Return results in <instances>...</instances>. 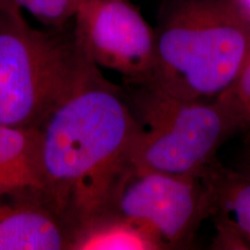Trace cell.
Listing matches in <instances>:
<instances>
[{"label": "cell", "instance_id": "13", "mask_svg": "<svg viewBox=\"0 0 250 250\" xmlns=\"http://www.w3.org/2000/svg\"><path fill=\"white\" fill-rule=\"evenodd\" d=\"M243 171L247 174H250V145L246 152V159H245V169Z\"/></svg>", "mask_w": 250, "mask_h": 250}, {"label": "cell", "instance_id": "1", "mask_svg": "<svg viewBox=\"0 0 250 250\" xmlns=\"http://www.w3.org/2000/svg\"><path fill=\"white\" fill-rule=\"evenodd\" d=\"M39 132L41 198L71 235L110 210L115 188L130 166L137 122L124 88L95 66L50 112Z\"/></svg>", "mask_w": 250, "mask_h": 250}, {"label": "cell", "instance_id": "11", "mask_svg": "<svg viewBox=\"0 0 250 250\" xmlns=\"http://www.w3.org/2000/svg\"><path fill=\"white\" fill-rule=\"evenodd\" d=\"M217 101L226 111L234 133L250 134V55L232 85Z\"/></svg>", "mask_w": 250, "mask_h": 250}, {"label": "cell", "instance_id": "12", "mask_svg": "<svg viewBox=\"0 0 250 250\" xmlns=\"http://www.w3.org/2000/svg\"><path fill=\"white\" fill-rule=\"evenodd\" d=\"M48 28H64L72 23L78 9L87 0H11Z\"/></svg>", "mask_w": 250, "mask_h": 250}, {"label": "cell", "instance_id": "9", "mask_svg": "<svg viewBox=\"0 0 250 250\" xmlns=\"http://www.w3.org/2000/svg\"><path fill=\"white\" fill-rule=\"evenodd\" d=\"M158 237L137 221L108 210L70 235L68 250H162Z\"/></svg>", "mask_w": 250, "mask_h": 250}, {"label": "cell", "instance_id": "14", "mask_svg": "<svg viewBox=\"0 0 250 250\" xmlns=\"http://www.w3.org/2000/svg\"><path fill=\"white\" fill-rule=\"evenodd\" d=\"M241 5L250 13V0H240Z\"/></svg>", "mask_w": 250, "mask_h": 250}, {"label": "cell", "instance_id": "2", "mask_svg": "<svg viewBox=\"0 0 250 250\" xmlns=\"http://www.w3.org/2000/svg\"><path fill=\"white\" fill-rule=\"evenodd\" d=\"M148 85L182 99L214 101L250 55V13L240 0H162Z\"/></svg>", "mask_w": 250, "mask_h": 250}, {"label": "cell", "instance_id": "3", "mask_svg": "<svg viewBox=\"0 0 250 250\" xmlns=\"http://www.w3.org/2000/svg\"><path fill=\"white\" fill-rule=\"evenodd\" d=\"M95 66L72 23L36 29L11 0H0V124L39 129Z\"/></svg>", "mask_w": 250, "mask_h": 250}, {"label": "cell", "instance_id": "10", "mask_svg": "<svg viewBox=\"0 0 250 250\" xmlns=\"http://www.w3.org/2000/svg\"><path fill=\"white\" fill-rule=\"evenodd\" d=\"M208 177L213 197L211 217L230 225L250 248V174L228 169L217 160Z\"/></svg>", "mask_w": 250, "mask_h": 250}, {"label": "cell", "instance_id": "5", "mask_svg": "<svg viewBox=\"0 0 250 250\" xmlns=\"http://www.w3.org/2000/svg\"><path fill=\"white\" fill-rule=\"evenodd\" d=\"M110 210L147 228L164 249L188 248L213 210L208 171L187 176L129 166L115 188Z\"/></svg>", "mask_w": 250, "mask_h": 250}, {"label": "cell", "instance_id": "8", "mask_svg": "<svg viewBox=\"0 0 250 250\" xmlns=\"http://www.w3.org/2000/svg\"><path fill=\"white\" fill-rule=\"evenodd\" d=\"M41 193L39 129L0 124V198Z\"/></svg>", "mask_w": 250, "mask_h": 250}, {"label": "cell", "instance_id": "7", "mask_svg": "<svg viewBox=\"0 0 250 250\" xmlns=\"http://www.w3.org/2000/svg\"><path fill=\"white\" fill-rule=\"evenodd\" d=\"M62 221L37 196L0 198V250H68Z\"/></svg>", "mask_w": 250, "mask_h": 250}, {"label": "cell", "instance_id": "6", "mask_svg": "<svg viewBox=\"0 0 250 250\" xmlns=\"http://www.w3.org/2000/svg\"><path fill=\"white\" fill-rule=\"evenodd\" d=\"M72 27L96 66L117 72L126 86L151 83L156 64L155 31L131 0H87Z\"/></svg>", "mask_w": 250, "mask_h": 250}, {"label": "cell", "instance_id": "4", "mask_svg": "<svg viewBox=\"0 0 250 250\" xmlns=\"http://www.w3.org/2000/svg\"><path fill=\"white\" fill-rule=\"evenodd\" d=\"M137 122L130 166L143 170L199 176L217 161L234 134L226 111L214 101L182 99L149 86H126Z\"/></svg>", "mask_w": 250, "mask_h": 250}]
</instances>
